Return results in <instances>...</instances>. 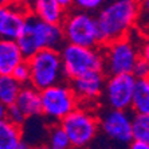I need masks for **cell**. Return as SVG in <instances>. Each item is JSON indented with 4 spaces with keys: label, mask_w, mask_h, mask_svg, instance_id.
Returning <instances> with one entry per match:
<instances>
[{
    "label": "cell",
    "mask_w": 149,
    "mask_h": 149,
    "mask_svg": "<svg viewBox=\"0 0 149 149\" xmlns=\"http://www.w3.org/2000/svg\"><path fill=\"white\" fill-rule=\"evenodd\" d=\"M47 146L51 149H67L71 146V141L61 122H54L47 132Z\"/></svg>",
    "instance_id": "19"
},
{
    "label": "cell",
    "mask_w": 149,
    "mask_h": 149,
    "mask_svg": "<svg viewBox=\"0 0 149 149\" xmlns=\"http://www.w3.org/2000/svg\"><path fill=\"white\" fill-rule=\"evenodd\" d=\"M6 120H8V121H11V122H14V124L19 125V126H23L28 118H27V116H26L24 113L20 110V108H19L16 104H14V105L7 106V114H6Z\"/></svg>",
    "instance_id": "21"
},
{
    "label": "cell",
    "mask_w": 149,
    "mask_h": 149,
    "mask_svg": "<svg viewBox=\"0 0 149 149\" xmlns=\"http://www.w3.org/2000/svg\"><path fill=\"white\" fill-rule=\"evenodd\" d=\"M101 49L104 52V71L108 77L132 73L137 61L141 58L140 47L129 36L108 42Z\"/></svg>",
    "instance_id": "7"
},
{
    "label": "cell",
    "mask_w": 149,
    "mask_h": 149,
    "mask_svg": "<svg viewBox=\"0 0 149 149\" xmlns=\"http://www.w3.org/2000/svg\"><path fill=\"white\" fill-rule=\"evenodd\" d=\"M16 42L20 46L26 59H28L42 49L61 50L66 43V38L62 24L42 20L30 14Z\"/></svg>",
    "instance_id": "2"
},
{
    "label": "cell",
    "mask_w": 149,
    "mask_h": 149,
    "mask_svg": "<svg viewBox=\"0 0 149 149\" xmlns=\"http://www.w3.org/2000/svg\"><path fill=\"white\" fill-rule=\"evenodd\" d=\"M130 148L132 149H149V144L145 141H141V140H133L130 142Z\"/></svg>",
    "instance_id": "27"
},
{
    "label": "cell",
    "mask_w": 149,
    "mask_h": 149,
    "mask_svg": "<svg viewBox=\"0 0 149 149\" xmlns=\"http://www.w3.org/2000/svg\"><path fill=\"white\" fill-rule=\"evenodd\" d=\"M43 116L51 122H61L67 114L79 106V100L77 98L70 83L61 82L40 90Z\"/></svg>",
    "instance_id": "8"
},
{
    "label": "cell",
    "mask_w": 149,
    "mask_h": 149,
    "mask_svg": "<svg viewBox=\"0 0 149 149\" xmlns=\"http://www.w3.org/2000/svg\"><path fill=\"white\" fill-rule=\"evenodd\" d=\"M148 79H149V78H148Z\"/></svg>",
    "instance_id": "33"
},
{
    "label": "cell",
    "mask_w": 149,
    "mask_h": 149,
    "mask_svg": "<svg viewBox=\"0 0 149 149\" xmlns=\"http://www.w3.org/2000/svg\"><path fill=\"white\" fill-rule=\"evenodd\" d=\"M30 8L27 3L12 1L0 8V36L1 39L16 40L27 22Z\"/></svg>",
    "instance_id": "11"
},
{
    "label": "cell",
    "mask_w": 149,
    "mask_h": 149,
    "mask_svg": "<svg viewBox=\"0 0 149 149\" xmlns=\"http://www.w3.org/2000/svg\"><path fill=\"white\" fill-rule=\"evenodd\" d=\"M22 85L12 74L0 75V104L10 106L16 102L19 93H20Z\"/></svg>",
    "instance_id": "17"
},
{
    "label": "cell",
    "mask_w": 149,
    "mask_h": 149,
    "mask_svg": "<svg viewBox=\"0 0 149 149\" xmlns=\"http://www.w3.org/2000/svg\"><path fill=\"white\" fill-rule=\"evenodd\" d=\"M12 75H14L22 85L30 83V79H31V70H30V65H28L27 59H26L24 62H22L19 66L15 67V70L12 71Z\"/></svg>",
    "instance_id": "22"
},
{
    "label": "cell",
    "mask_w": 149,
    "mask_h": 149,
    "mask_svg": "<svg viewBox=\"0 0 149 149\" xmlns=\"http://www.w3.org/2000/svg\"><path fill=\"white\" fill-rule=\"evenodd\" d=\"M0 3H1V6H6V4L12 3V0H0Z\"/></svg>",
    "instance_id": "30"
},
{
    "label": "cell",
    "mask_w": 149,
    "mask_h": 149,
    "mask_svg": "<svg viewBox=\"0 0 149 149\" xmlns=\"http://www.w3.org/2000/svg\"><path fill=\"white\" fill-rule=\"evenodd\" d=\"M12 1H17V3H28L30 0H12Z\"/></svg>",
    "instance_id": "31"
},
{
    "label": "cell",
    "mask_w": 149,
    "mask_h": 149,
    "mask_svg": "<svg viewBox=\"0 0 149 149\" xmlns=\"http://www.w3.org/2000/svg\"><path fill=\"white\" fill-rule=\"evenodd\" d=\"M61 125L69 134L73 148L89 146L97 137L98 130H101L100 117L85 105H79L67 114L61 121Z\"/></svg>",
    "instance_id": "6"
},
{
    "label": "cell",
    "mask_w": 149,
    "mask_h": 149,
    "mask_svg": "<svg viewBox=\"0 0 149 149\" xmlns=\"http://www.w3.org/2000/svg\"><path fill=\"white\" fill-rule=\"evenodd\" d=\"M106 0H75V7L81 11L94 12L100 11L105 6Z\"/></svg>",
    "instance_id": "23"
},
{
    "label": "cell",
    "mask_w": 149,
    "mask_h": 149,
    "mask_svg": "<svg viewBox=\"0 0 149 149\" xmlns=\"http://www.w3.org/2000/svg\"><path fill=\"white\" fill-rule=\"evenodd\" d=\"M133 140H141L149 144V114H133Z\"/></svg>",
    "instance_id": "20"
},
{
    "label": "cell",
    "mask_w": 149,
    "mask_h": 149,
    "mask_svg": "<svg viewBox=\"0 0 149 149\" xmlns=\"http://www.w3.org/2000/svg\"><path fill=\"white\" fill-rule=\"evenodd\" d=\"M137 24H139V30L141 31V34L145 38H149V12H144L142 11Z\"/></svg>",
    "instance_id": "25"
},
{
    "label": "cell",
    "mask_w": 149,
    "mask_h": 149,
    "mask_svg": "<svg viewBox=\"0 0 149 149\" xmlns=\"http://www.w3.org/2000/svg\"><path fill=\"white\" fill-rule=\"evenodd\" d=\"M140 1H141V0H140Z\"/></svg>",
    "instance_id": "32"
},
{
    "label": "cell",
    "mask_w": 149,
    "mask_h": 149,
    "mask_svg": "<svg viewBox=\"0 0 149 149\" xmlns=\"http://www.w3.org/2000/svg\"><path fill=\"white\" fill-rule=\"evenodd\" d=\"M27 4L32 15L50 23L62 24L67 15L58 0H30Z\"/></svg>",
    "instance_id": "13"
},
{
    "label": "cell",
    "mask_w": 149,
    "mask_h": 149,
    "mask_svg": "<svg viewBox=\"0 0 149 149\" xmlns=\"http://www.w3.org/2000/svg\"><path fill=\"white\" fill-rule=\"evenodd\" d=\"M134 74V77L137 79H141V78H149V62L144 58H140L136 63L134 69L132 71Z\"/></svg>",
    "instance_id": "24"
},
{
    "label": "cell",
    "mask_w": 149,
    "mask_h": 149,
    "mask_svg": "<svg viewBox=\"0 0 149 149\" xmlns=\"http://www.w3.org/2000/svg\"><path fill=\"white\" fill-rule=\"evenodd\" d=\"M26 61L20 46L12 39L0 40V75L12 74L15 67Z\"/></svg>",
    "instance_id": "14"
},
{
    "label": "cell",
    "mask_w": 149,
    "mask_h": 149,
    "mask_svg": "<svg viewBox=\"0 0 149 149\" xmlns=\"http://www.w3.org/2000/svg\"><path fill=\"white\" fill-rule=\"evenodd\" d=\"M136 83L137 78L133 73L109 75L102 94V100L106 106L120 110H132Z\"/></svg>",
    "instance_id": "9"
},
{
    "label": "cell",
    "mask_w": 149,
    "mask_h": 149,
    "mask_svg": "<svg viewBox=\"0 0 149 149\" xmlns=\"http://www.w3.org/2000/svg\"><path fill=\"white\" fill-rule=\"evenodd\" d=\"M140 0H111L98 11L97 19L105 43L129 36L141 15Z\"/></svg>",
    "instance_id": "1"
},
{
    "label": "cell",
    "mask_w": 149,
    "mask_h": 149,
    "mask_svg": "<svg viewBox=\"0 0 149 149\" xmlns=\"http://www.w3.org/2000/svg\"><path fill=\"white\" fill-rule=\"evenodd\" d=\"M132 111L133 113H140V114H149V79L148 78L137 79L134 95H133Z\"/></svg>",
    "instance_id": "18"
},
{
    "label": "cell",
    "mask_w": 149,
    "mask_h": 149,
    "mask_svg": "<svg viewBox=\"0 0 149 149\" xmlns=\"http://www.w3.org/2000/svg\"><path fill=\"white\" fill-rule=\"evenodd\" d=\"M59 4L63 7V10H71L73 7H75V0H58Z\"/></svg>",
    "instance_id": "28"
},
{
    "label": "cell",
    "mask_w": 149,
    "mask_h": 149,
    "mask_svg": "<svg viewBox=\"0 0 149 149\" xmlns=\"http://www.w3.org/2000/svg\"><path fill=\"white\" fill-rule=\"evenodd\" d=\"M141 10L144 12H149V0H141Z\"/></svg>",
    "instance_id": "29"
},
{
    "label": "cell",
    "mask_w": 149,
    "mask_h": 149,
    "mask_svg": "<svg viewBox=\"0 0 149 149\" xmlns=\"http://www.w3.org/2000/svg\"><path fill=\"white\" fill-rule=\"evenodd\" d=\"M15 104L27 116V118H35L39 117V116H43L40 90L36 89L31 83L23 85Z\"/></svg>",
    "instance_id": "15"
},
{
    "label": "cell",
    "mask_w": 149,
    "mask_h": 149,
    "mask_svg": "<svg viewBox=\"0 0 149 149\" xmlns=\"http://www.w3.org/2000/svg\"><path fill=\"white\" fill-rule=\"evenodd\" d=\"M27 62L31 70L30 83L39 90H45L67 79L63 70L61 50L42 49L28 58Z\"/></svg>",
    "instance_id": "3"
},
{
    "label": "cell",
    "mask_w": 149,
    "mask_h": 149,
    "mask_svg": "<svg viewBox=\"0 0 149 149\" xmlns=\"http://www.w3.org/2000/svg\"><path fill=\"white\" fill-rule=\"evenodd\" d=\"M0 148L1 149H24L30 148V144L23 139L22 126L8 121H0Z\"/></svg>",
    "instance_id": "16"
},
{
    "label": "cell",
    "mask_w": 149,
    "mask_h": 149,
    "mask_svg": "<svg viewBox=\"0 0 149 149\" xmlns=\"http://www.w3.org/2000/svg\"><path fill=\"white\" fill-rule=\"evenodd\" d=\"M106 78L108 75L105 71H90L69 81L77 98L79 100V105H93L102 98Z\"/></svg>",
    "instance_id": "12"
},
{
    "label": "cell",
    "mask_w": 149,
    "mask_h": 149,
    "mask_svg": "<svg viewBox=\"0 0 149 149\" xmlns=\"http://www.w3.org/2000/svg\"><path fill=\"white\" fill-rule=\"evenodd\" d=\"M61 55L67 81L90 71H104L105 62L101 47H85L66 42L61 49Z\"/></svg>",
    "instance_id": "4"
},
{
    "label": "cell",
    "mask_w": 149,
    "mask_h": 149,
    "mask_svg": "<svg viewBox=\"0 0 149 149\" xmlns=\"http://www.w3.org/2000/svg\"><path fill=\"white\" fill-rule=\"evenodd\" d=\"M140 54H141V58L146 59V61L149 62V38H145L144 39V42L141 43Z\"/></svg>",
    "instance_id": "26"
},
{
    "label": "cell",
    "mask_w": 149,
    "mask_h": 149,
    "mask_svg": "<svg viewBox=\"0 0 149 149\" xmlns=\"http://www.w3.org/2000/svg\"><path fill=\"white\" fill-rule=\"evenodd\" d=\"M133 114L129 110L108 108L98 116L101 132L118 145H130L133 141Z\"/></svg>",
    "instance_id": "10"
},
{
    "label": "cell",
    "mask_w": 149,
    "mask_h": 149,
    "mask_svg": "<svg viewBox=\"0 0 149 149\" xmlns=\"http://www.w3.org/2000/svg\"><path fill=\"white\" fill-rule=\"evenodd\" d=\"M62 27L67 43L85 47H102L105 45L97 16L87 11L69 12Z\"/></svg>",
    "instance_id": "5"
}]
</instances>
